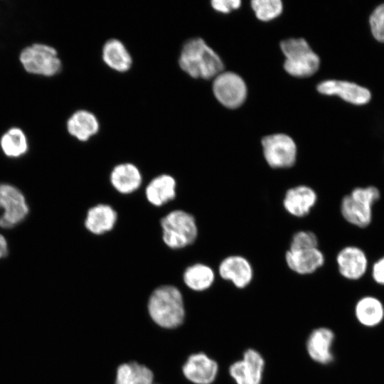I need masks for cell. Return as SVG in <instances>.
<instances>
[{
  "instance_id": "obj_31",
  "label": "cell",
  "mask_w": 384,
  "mask_h": 384,
  "mask_svg": "<svg viewBox=\"0 0 384 384\" xmlns=\"http://www.w3.org/2000/svg\"><path fill=\"white\" fill-rule=\"evenodd\" d=\"M372 277L376 283L384 284V256L373 264L372 267Z\"/></svg>"
},
{
  "instance_id": "obj_22",
  "label": "cell",
  "mask_w": 384,
  "mask_h": 384,
  "mask_svg": "<svg viewBox=\"0 0 384 384\" xmlns=\"http://www.w3.org/2000/svg\"><path fill=\"white\" fill-rule=\"evenodd\" d=\"M355 315L362 325L373 327L378 325L384 317V306L375 297L366 296L360 299L355 306Z\"/></svg>"
},
{
  "instance_id": "obj_17",
  "label": "cell",
  "mask_w": 384,
  "mask_h": 384,
  "mask_svg": "<svg viewBox=\"0 0 384 384\" xmlns=\"http://www.w3.org/2000/svg\"><path fill=\"white\" fill-rule=\"evenodd\" d=\"M285 260L288 267L299 274H309L316 272L324 264L323 252L319 249L292 250H289L285 254Z\"/></svg>"
},
{
  "instance_id": "obj_1",
  "label": "cell",
  "mask_w": 384,
  "mask_h": 384,
  "mask_svg": "<svg viewBox=\"0 0 384 384\" xmlns=\"http://www.w3.org/2000/svg\"><path fill=\"white\" fill-rule=\"evenodd\" d=\"M178 63L191 77L206 80L215 78L224 68L219 55L200 38L186 41L181 51Z\"/></svg>"
},
{
  "instance_id": "obj_5",
  "label": "cell",
  "mask_w": 384,
  "mask_h": 384,
  "mask_svg": "<svg viewBox=\"0 0 384 384\" xmlns=\"http://www.w3.org/2000/svg\"><path fill=\"white\" fill-rule=\"evenodd\" d=\"M161 226L164 243L173 249L192 244L198 235L194 217L181 210H175L166 215L161 220Z\"/></svg>"
},
{
  "instance_id": "obj_15",
  "label": "cell",
  "mask_w": 384,
  "mask_h": 384,
  "mask_svg": "<svg viewBox=\"0 0 384 384\" xmlns=\"http://www.w3.org/2000/svg\"><path fill=\"white\" fill-rule=\"evenodd\" d=\"M339 273L344 278L356 280L361 278L368 268V258L365 252L356 246H346L336 256Z\"/></svg>"
},
{
  "instance_id": "obj_12",
  "label": "cell",
  "mask_w": 384,
  "mask_h": 384,
  "mask_svg": "<svg viewBox=\"0 0 384 384\" xmlns=\"http://www.w3.org/2000/svg\"><path fill=\"white\" fill-rule=\"evenodd\" d=\"M335 334L329 328L321 326L313 329L306 341L309 357L315 363L328 365L334 359L332 351Z\"/></svg>"
},
{
  "instance_id": "obj_18",
  "label": "cell",
  "mask_w": 384,
  "mask_h": 384,
  "mask_svg": "<svg viewBox=\"0 0 384 384\" xmlns=\"http://www.w3.org/2000/svg\"><path fill=\"white\" fill-rule=\"evenodd\" d=\"M70 135L80 141L86 142L99 130V122L92 112L80 110L74 112L67 122Z\"/></svg>"
},
{
  "instance_id": "obj_3",
  "label": "cell",
  "mask_w": 384,
  "mask_h": 384,
  "mask_svg": "<svg viewBox=\"0 0 384 384\" xmlns=\"http://www.w3.org/2000/svg\"><path fill=\"white\" fill-rule=\"evenodd\" d=\"M380 197V191L375 186L355 188L342 198L341 215L349 223L366 228L372 220V206Z\"/></svg>"
},
{
  "instance_id": "obj_21",
  "label": "cell",
  "mask_w": 384,
  "mask_h": 384,
  "mask_svg": "<svg viewBox=\"0 0 384 384\" xmlns=\"http://www.w3.org/2000/svg\"><path fill=\"white\" fill-rule=\"evenodd\" d=\"M146 196L149 203L160 206L176 196V181L166 174L154 178L146 188Z\"/></svg>"
},
{
  "instance_id": "obj_10",
  "label": "cell",
  "mask_w": 384,
  "mask_h": 384,
  "mask_svg": "<svg viewBox=\"0 0 384 384\" xmlns=\"http://www.w3.org/2000/svg\"><path fill=\"white\" fill-rule=\"evenodd\" d=\"M0 227L11 228L21 223L28 213L23 193L9 184H0Z\"/></svg>"
},
{
  "instance_id": "obj_19",
  "label": "cell",
  "mask_w": 384,
  "mask_h": 384,
  "mask_svg": "<svg viewBox=\"0 0 384 384\" xmlns=\"http://www.w3.org/2000/svg\"><path fill=\"white\" fill-rule=\"evenodd\" d=\"M142 175L136 166L129 163L116 166L111 172L110 181L119 193H130L142 183Z\"/></svg>"
},
{
  "instance_id": "obj_28",
  "label": "cell",
  "mask_w": 384,
  "mask_h": 384,
  "mask_svg": "<svg viewBox=\"0 0 384 384\" xmlns=\"http://www.w3.org/2000/svg\"><path fill=\"white\" fill-rule=\"evenodd\" d=\"M318 245V238L313 232L301 230L295 233L292 236L289 250H308L316 248Z\"/></svg>"
},
{
  "instance_id": "obj_2",
  "label": "cell",
  "mask_w": 384,
  "mask_h": 384,
  "mask_svg": "<svg viewBox=\"0 0 384 384\" xmlns=\"http://www.w3.org/2000/svg\"><path fill=\"white\" fill-rule=\"evenodd\" d=\"M148 311L151 319L159 326L166 329L178 327L185 317L181 292L172 285L159 287L150 295Z\"/></svg>"
},
{
  "instance_id": "obj_16",
  "label": "cell",
  "mask_w": 384,
  "mask_h": 384,
  "mask_svg": "<svg viewBox=\"0 0 384 384\" xmlns=\"http://www.w3.org/2000/svg\"><path fill=\"white\" fill-rule=\"evenodd\" d=\"M316 201L317 195L312 188L299 185L286 191L283 206L290 215L301 218L309 213Z\"/></svg>"
},
{
  "instance_id": "obj_4",
  "label": "cell",
  "mask_w": 384,
  "mask_h": 384,
  "mask_svg": "<svg viewBox=\"0 0 384 384\" xmlns=\"http://www.w3.org/2000/svg\"><path fill=\"white\" fill-rule=\"evenodd\" d=\"M286 59L284 70L291 75L306 78L314 75L319 67V58L303 38H289L280 43Z\"/></svg>"
},
{
  "instance_id": "obj_23",
  "label": "cell",
  "mask_w": 384,
  "mask_h": 384,
  "mask_svg": "<svg viewBox=\"0 0 384 384\" xmlns=\"http://www.w3.org/2000/svg\"><path fill=\"white\" fill-rule=\"evenodd\" d=\"M102 59L110 68L126 72L132 65V57L124 45L117 39L108 40L102 48Z\"/></svg>"
},
{
  "instance_id": "obj_7",
  "label": "cell",
  "mask_w": 384,
  "mask_h": 384,
  "mask_svg": "<svg viewBox=\"0 0 384 384\" xmlns=\"http://www.w3.org/2000/svg\"><path fill=\"white\" fill-rule=\"evenodd\" d=\"M263 154L268 165L273 169L292 166L297 159V146L294 140L284 134H274L262 139Z\"/></svg>"
},
{
  "instance_id": "obj_20",
  "label": "cell",
  "mask_w": 384,
  "mask_h": 384,
  "mask_svg": "<svg viewBox=\"0 0 384 384\" xmlns=\"http://www.w3.org/2000/svg\"><path fill=\"white\" fill-rule=\"evenodd\" d=\"M116 220L117 213L111 206L99 204L88 210L85 225L90 232L100 235L112 230Z\"/></svg>"
},
{
  "instance_id": "obj_24",
  "label": "cell",
  "mask_w": 384,
  "mask_h": 384,
  "mask_svg": "<svg viewBox=\"0 0 384 384\" xmlns=\"http://www.w3.org/2000/svg\"><path fill=\"white\" fill-rule=\"evenodd\" d=\"M154 374L137 362L121 364L117 370L115 384H153Z\"/></svg>"
},
{
  "instance_id": "obj_13",
  "label": "cell",
  "mask_w": 384,
  "mask_h": 384,
  "mask_svg": "<svg viewBox=\"0 0 384 384\" xmlns=\"http://www.w3.org/2000/svg\"><path fill=\"white\" fill-rule=\"evenodd\" d=\"M317 90L326 95H337L343 100L353 105H364L371 97L370 92L367 88L353 82L329 80L320 82Z\"/></svg>"
},
{
  "instance_id": "obj_32",
  "label": "cell",
  "mask_w": 384,
  "mask_h": 384,
  "mask_svg": "<svg viewBox=\"0 0 384 384\" xmlns=\"http://www.w3.org/2000/svg\"><path fill=\"white\" fill-rule=\"evenodd\" d=\"M8 253V245L5 238L0 234V259L4 257Z\"/></svg>"
},
{
  "instance_id": "obj_26",
  "label": "cell",
  "mask_w": 384,
  "mask_h": 384,
  "mask_svg": "<svg viewBox=\"0 0 384 384\" xmlns=\"http://www.w3.org/2000/svg\"><path fill=\"white\" fill-rule=\"evenodd\" d=\"M0 145L4 153L9 157H18L28 150L26 137L17 127L11 128L2 135Z\"/></svg>"
},
{
  "instance_id": "obj_6",
  "label": "cell",
  "mask_w": 384,
  "mask_h": 384,
  "mask_svg": "<svg viewBox=\"0 0 384 384\" xmlns=\"http://www.w3.org/2000/svg\"><path fill=\"white\" fill-rule=\"evenodd\" d=\"M19 60L26 72L47 77L58 73L62 68L57 50L46 44L26 47L19 55Z\"/></svg>"
},
{
  "instance_id": "obj_27",
  "label": "cell",
  "mask_w": 384,
  "mask_h": 384,
  "mask_svg": "<svg viewBox=\"0 0 384 384\" xmlns=\"http://www.w3.org/2000/svg\"><path fill=\"white\" fill-rule=\"evenodd\" d=\"M251 6L256 17L263 21L277 18L282 11V3L279 0H253Z\"/></svg>"
},
{
  "instance_id": "obj_25",
  "label": "cell",
  "mask_w": 384,
  "mask_h": 384,
  "mask_svg": "<svg viewBox=\"0 0 384 384\" xmlns=\"http://www.w3.org/2000/svg\"><path fill=\"white\" fill-rule=\"evenodd\" d=\"M215 279L213 270L204 264H195L186 268L183 273L186 285L194 291H204L211 287Z\"/></svg>"
},
{
  "instance_id": "obj_9",
  "label": "cell",
  "mask_w": 384,
  "mask_h": 384,
  "mask_svg": "<svg viewBox=\"0 0 384 384\" xmlns=\"http://www.w3.org/2000/svg\"><path fill=\"white\" fill-rule=\"evenodd\" d=\"M213 91L218 102L230 109L240 107L247 96L244 80L233 72H222L214 78Z\"/></svg>"
},
{
  "instance_id": "obj_14",
  "label": "cell",
  "mask_w": 384,
  "mask_h": 384,
  "mask_svg": "<svg viewBox=\"0 0 384 384\" xmlns=\"http://www.w3.org/2000/svg\"><path fill=\"white\" fill-rule=\"evenodd\" d=\"M218 272L223 279L230 281L238 289L247 287L253 278L250 262L240 255H230L223 260Z\"/></svg>"
},
{
  "instance_id": "obj_8",
  "label": "cell",
  "mask_w": 384,
  "mask_h": 384,
  "mask_svg": "<svg viewBox=\"0 0 384 384\" xmlns=\"http://www.w3.org/2000/svg\"><path fill=\"white\" fill-rule=\"evenodd\" d=\"M265 368V360L257 350L249 348L240 359L233 362L228 373L235 384H262Z\"/></svg>"
},
{
  "instance_id": "obj_11",
  "label": "cell",
  "mask_w": 384,
  "mask_h": 384,
  "mask_svg": "<svg viewBox=\"0 0 384 384\" xmlns=\"http://www.w3.org/2000/svg\"><path fill=\"white\" fill-rule=\"evenodd\" d=\"M218 370L216 361L203 352L191 354L182 368L183 375L194 384H212Z\"/></svg>"
},
{
  "instance_id": "obj_29",
  "label": "cell",
  "mask_w": 384,
  "mask_h": 384,
  "mask_svg": "<svg viewBox=\"0 0 384 384\" xmlns=\"http://www.w3.org/2000/svg\"><path fill=\"white\" fill-rule=\"evenodd\" d=\"M369 23L373 37L380 42H384V3L373 10Z\"/></svg>"
},
{
  "instance_id": "obj_30",
  "label": "cell",
  "mask_w": 384,
  "mask_h": 384,
  "mask_svg": "<svg viewBox=\"0 0 384 384\" xmlns=\"http://www.w3.org/2000/svg\"><path fill=\"white\" fill-rule=\"evenodd\" d=\"M240 0H213L211 1L212 7L221 13H229L240 6Z\"/></svg>"
}]
</instances>
